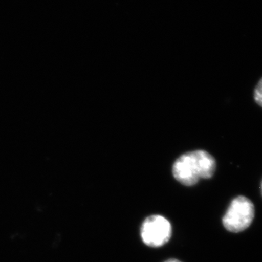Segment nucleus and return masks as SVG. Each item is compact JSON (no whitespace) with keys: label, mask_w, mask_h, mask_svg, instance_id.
<instances>
[{"label":"nucleus","mask_w":262,"mask_h":262,"mask_svg":"<svg viewBox=\"0 0 262 262\" xmlns=\"http://www.w3.org/2000/svg\"><path fill=\"white\" fill-rule=\"evenodd\" d=\"M165 262H182V261H179V260H177V259H174V258H172V259H169V260H168V261H166Z\"/></svg>","instance_id":"39448f33"},{"label":"nucleus","mask_w":262,"mask_h":262,"mask_svg":"<svg viewBox=\"0 0 262 262\" xmlns=\"http://www.w3.org/2000/svg\"><path fill=\"white\" fill-rule=\"evenodd\" d=\"M216 168L214 158L203 150L190 151L179 157L173 166L174 178L187 187L195 185L200 179H211Z\"/></svg>","instance_id":"f257e3e1"},{"label":"nucleus","mask_w":262,"mask_h":262,"mask_svg":"<svg viewBox=\"0 0 262 262\" xmlns=\"http://www.w3.org/2000/svg\"><path fill=\"white\" fill-rule=\"evenodd\" d=\"M261 190H262V184H261Z\"/></svg>","instance_id":"423d86ee"},{"label":"nucleus","mask_w":262,"mask_h":262,"mask_svg":"<svg viewBox=\"0 0 262 262\" xmlns=\"http://www.w3.org/2000/svg\"><path fill=\"white\" fill-rule=\"evenodd\" d=\"M171 234V225L168 220L160 215H150L141 225V238L149 247L164 246L168 242Z\"/></svg>","instance_id":"7ed1b4c3"},{"label":"nucleus","mask_w":262,"mask_h":262,"mask_svg":"<svg viewBox=\"0 0 262 262\" xmlns=\"http://www.w3.org/2000/svg\"><path fill=\"white\" fill-rule=\"evenodd\" d=\"M253 98H254L255 102L262 107V77L255 88Z\"/></svg>","instance_id":"20e7f679"},{"label":"nucleus","mask_w":262,"mask_h":262,"mask_svg":"<svg viewBox=\"0 0 262 262\" xmlns=\"http://www.w3.org/2000/svg\"><path fill=\"white\" fill-rule=\"evenodd\" d=\"M254 213L252 202L246 196H237L231 203L224 216V227L229 232H242L252 223Z\"/></svg>","instance_id":"f03ea898"}]
</instances>
